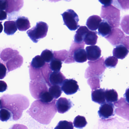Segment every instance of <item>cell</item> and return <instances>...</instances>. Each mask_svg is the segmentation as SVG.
<instances>
[{
  "label": "cell",
  "instance_id": "obj_1",
  "mask_svg": "<svg viewBox=\"0 0 129 129\" xmlns=\"http://www.w3.org/2000/svg\"><path fill=\"white\" fill-rule=\"evenodd\" d=\"M55 100L52 103H44L40 100L34 102L27 113L42 124H49L57 112Z\"/></svg>",
  "mask_w": 129,
  "mask_h": 129
},
{
  "label": "cell",
  "instance_id": "obj_2",
  "mask_svg": "<svg viewBox=\"0 0 129 129\" xmlns=\"http://www.w3.org/2000/svg\"><path fill=\"white\" fill-rule=\"evenodd\" d=\"M120 14V10L113 5L101 7V17L107 22L113 28L119 26Z\"/></svg>",
  "mask_w": 129,
  "mask_h": 129
},
{
  "label": "cell",
  "instance_id": "obj_3",
  "mask_svg": "<svg viewBox=\"0 0 129 129\" xmlns=\"http://www.w3.org/2000/svg\"><path fill=\"white\" fill-rule=\"evenodd\" d=\"M48 26L43 22H37L35 26L27 31L28 36L33 42L38 43L39 40L46 37L48 30Z\"/></svg>",
  "mask_w": 129,
  "mask_h": 129
},
{
  "label": "cell",
  "instance_id": "obj_4",
  "mask_svg": "<svg viewBox=\"0 0 129 129\" xmlns=\"http://www.w3.org/2000/svg\"><path fill=\"white\" fill-rule=\"evenodd\" d=\"M89 67L86 71L85 76L86 78L91 77H99L105 71L104 59L102 57L99 59L88 62Z\"/></svg>",
  "mask_w": 129,
  "mask_h": 129
},
{
  "label": "cell",
  "instance_id": "obj_5",
  "mask_svg": "<svg viewBox=\"0 0 129 129\" xmlns=\"http://www.w3.org/2000/svg\"><path fill=\"white\" fill-rule=\"evenodd\" d=\"M61 15L64 25L70 31H75L80 27L79 24V16L73 10L69 9Z\"/></svg>",
  "mask_w": 129,
  "mask_h": 129
},
{
  "label": "cell",
  "instance_id": "obj_6",
  "mask_svg": "<svg viewBox=\"0 0 129 129\" xmlns=\"http://www.w3.org/2000/svg\"><path fill=\"white\" fill-rule=\"evenodd\" d=\"M61 88L62 91L67 95L75 94L79 89L78 82L73 79H66Z\"/></svg>",
  "mask_w": 129,
  "mask_h": 129
},
{
  "label": "cell",
  "instance_id": "obj_7",
  "mask_svg": "<svg viewBox=\"0 0 129 129\" xmlns=\"http://www.w3.org/2000/svg\"><path fill=\"white\" fill-rule=\"evenodd\" d=\"M125 36L122 31L119 28H113L110 35L105 38L114 46H117L121 44Z\"/></svg>",
  "mask_w": 129,
  "mask_h": 129
},
{
  "label": "cell",
  "instance_id": "obj_8",
  "mask_svg": "<svg viewBox=\"0 0 129 129\" xmlns=\"http://www.w3.org/2000/svg\"><path fill=\"white\" fill-rule=\"evenodd\" d=\"M114 109L113 103L105 102L100 107L98 113L100 118L103 119H107L114 116Z\"/></svg>",
  "mask_w": 129,
  "mask_h": 129
},
{
  "label": "cell",
  "instance_id": "obj_9",
  "mask_svg": "<svg viewBox=\"0 0 129 129\" xmlns=\"http://www.w3.org/2000/svg\"><path fill=\"white\" fill-rule=\"evenodd\" d=\"M72 102L70 99L65 98H61L57 101L56 107L58 112L64 114L67 112L73 107Z\"/></svg>",
  "mask_w": 129,
  "mask_h": 129
},
{
  "label": "cell",
  "instance_id": "obj_10",
  "mask_svg": "<svg viewBox=\"0 0 129 129\" xmlns=\"http://www.w3.org/2000/svg\"><path fill=\"white\" fill-rule=\"evenodd\" d=\"M88 59L89 61H94L100 59L101 56V51L97 45H92L86 48Z\"/></svg>",
  "mask_w": 129,
  "mask_h": 129
},
{
  "label": "cell",
  "instance_id": "obj_11",
  "mask_svg": "<svg viewBox=\"0 0 129 129\" xmlns=\"http://www.w3.org/2000/svg\"><path fill=\"white\" fill-rule=\"evenodd\" d=\"M7 6L5 11L10 14L14 12H18L23 5V0H6Z\"/></svg>",
  "mask_w": 129,
  "mask_h": 129
},
{
  "label": "cell",
  "instance_id": "obj_12",
  "mask_svg": "<svg viewBox=\"0 0 129 129\" xmlns=\"http://www.w3.org/2000/svg\"><path fill=\"white\" fill-rule=\"evenodd\" d=\"M105 89H99L93 90L92 91L91 97L92 101L99 104H105L106 102Z\"/></svg>",
  "mask_w": 129,
  "mask_h": 129
},
{
  "label": "cell",
  "instance_id": "obj_13",
  "mask_svg": "<svg viewBox=\"0 0 129 129\" xmlns=\"http://www.w3.org/2000/svg\"><path fill=\"white\" fill-rule=\"evenodd\" d=\"M65 79L66 77L60 71H54L49 75V82L52 85H57L60 86Z\"/></svg>",
  "mask_w": 129,
  "mask_h": 129
},
{
  "label": "cell",
  "instance_id": "obj_14",
  "mask_svg": "<svg viewBox=\"0 0 129 129\" xmlns=\"http://www.w3.org/2000/svg\"><path fill=\"white\" fill-rule=\"evenodd\" d=\"M101 18L97 15H93L87 19L86 25L88 28L91 31H96L102 22Z\"/></svg>",
  "mask_w": 129,
  "mask_h": 129
},
{
  "label": "cell",
  "instance_id": "obj_15",
  "mask_svg": "<svg viewBox=\"0 0 129 129\" xmlns=\"http://www.w3.org/2000/svg\"><path fill=\"white\" fill-rule=\"evenodd\" d=\"M84 47H80L74 51L73 57L76 62L82 63L87 61V53Z\"/></svg>",
  "mask_w": 129,
  "mask_h": 129
},
{
  "label": "cell",
  "instance_id": "obj_16",
  "mask_svg": "<svg viewBox=\"0 0 129 129\" xmlns=\"http://www.w3.org/2000/svg\"><path fill=\"white\" fill-rule=\"evenodd\" d=\"M129 51L123 45L116 46L113 50V55L117 59H123L129 53Z\"/></svg>",
  "mask_w": 129,
  "mask_h": 129
},
{
  "label": "cell",
  "instance_id": "obj_17",
  "mask_svg": "<svg viewBox=\"0 0 129 129\" xmlns=\"http://www.w3.org/2000/svg\"><path fill=\"white\" fill-rule=\"evenodd\" d=\"M112 29L113 28L109 23L103 20L98 28V35L105 38L111 33Z\"/></svg>",
  "mask_w": 129,
  "mask_h": 129
},
{
  "label": "cell",
  "instance_id": "obj_18",
  "mask_svg": "<svg viewBox=\"0 0 129 129\" xmlns=\"http://www.w3.org/2000/svg\"><path fill=\"white\" fill-rule=\"evenodd\" d=\"M16 23L18 30L21 31H26L30 27L29 20L25 17H19L16 20Z\"/></svg>",
  "mask_w": 129,
  "mask_h": 129
},
{
  "label": "cell",
  "instance_id": "obj_19",
  "mask_svg": "<svg viewBox=\"0 0 129 129\" xmlns=\"http://www.w3.org/2000/svg\"><path fill=\"white\" fill-rule=\"evenodd\" d=\"M89 29L86 26H80L76 32L74 36V42L76 44L84 43V39Z\"/></svg>",
  "mask_w": 129,
  "mask_h": 129
},
{
  "label": "cell",
  "instance_id": "obj_20",
  "mask_svg": "<svg viewBox=\"0 0 129 129\" xmlns=\"http://www.w3.org/2000/svg\"><path fill=\"white\" fill-rule=\"evenodd\" d=\"M98 38L97 31L89 30L85 36L84 42L87 45H94L97 44Z\"/></svg>",
  "mask_w": 129,
  "mask_h": 129
},
{
  "label": "cell",
  "instance_id": "obj_21",
  "mask_svg": "<svg viewBox=\"0 0 129 129\" xmlns=\"http://www.w3.org/2000/svg\"><path fill=\"white\" fill-rule=\"evenodd\" d=\"M4 32L7 35H13L17 31L16 23L13 20L6 21L4 23Z\"/></svg>",
  "mask_w": 129,
  "mask_h": 129
},
{
  "label": "cell",
  "instance_id": "obj_22",
  "mask_svg": "<svg viewBox=\"0 0 129 129\" xmlns=\"http://www.w3.org/2000/svg\"><path fill=\"white\" fill-rule=\"evenodd\" d=\"M105 96L107 102L114 103L118 101V93L114 89H107L105 90Z\"/></svg>",
  "mask_w": 129,
  "mask_h": 129
},
{
  "label": "cell",
  "instance_id": "obj_23",
  "mask_svg": "<svg viewBox=\"0 0 129 129\" xmlns=\"http://www.w3.org/2000/svg\"><path fill=\"white\" fill-rule=\"evenodd\" d=\"M87 123L85 117L82 116H76L74 119L73 124L74 126L77 128L82 129L85 127Z\"/></svg>",
  "mask_w": 129,
  "mask_h": 129
},
{
  "label": "cell",
  "instance_id": "obj_24",
  "mask_svg": "<svg viewBox=\"0 0 129 129\" xmlns=\"http://www.w3.org/2000/svg\"><path fill=\"white\" fill-rule=\"evenodd\" d=\"M54 98L48 91L47 90L42 92L39 95L38 98L41 101L44 103H50L53 101Z\"/></svg>",
  "mask_w": 129,
  "mask_h": 129
},
{
  "label": "cell",
  "instance_id": "obj_25",
  "mask_svg": "<svg viewBox=\"0 0 129 129\" xmlns=\"http://www.w3.org/2000/svg\"><path fill=\"white\" fill-rule=\"evenodd\" d=\"M48 92L54 99H57L61 95L62 89L60 86L54 85L50 86L48 89Z\"/></svg>",
  "mask_w": 129,
  "mask_h": 129
},
{
  "label": "cell",
  "instance_id": "obj_26",
  "mask_svg": "<svg viewBox=\"0 0 129 129\" xmlns=\"http://www.w3.org/2000/svg\"><path fill=\"white\" fill-rule=\"evenodd\" d=\"M45 62L41 56L38 55L33 59L31 62V66L35 68L39 69L42 68L45 64Z\"/></svg>",
  "mask_w": 129,
  "mask_h": 129
},
{
  "label": "cell",
  "instance_id": "obj_27",
  "mask_svg": "<svg viewBox=\"0 0 129 129\" xmlns=\"http://www.w3.org/2000/svg\"><path fill=\"white\" fill-rule=\"evenodd\" d=\"M13 117L12 113L7 109L1 108L0 111V119L2 122H7L9 120H11Z\"/></svg>",
  "mask_w": 129,
  "mask_h": 129
},
{
  "label": "cell",
  "instance_id": "obj_28",
  "mask_svg": "<svg viewBox=\"0 0 129 129\" xmlns=\"http://www.w3.org/2000/svg\"><path fill=\"white\" fill-rule=\"evenodd\" d=\"M41 56L46 63L50 62L54 58V54L52 51L48 49L42 51Z\"/></svg>",
  "mask_w": 129,
  "mask_h": 129
},
{
  "label": "cell",
  "instance_id": "obj_29",
  "mask_svg": "<svg viewBox=\"0 0 129 129\" xmlns=\"http://www.w3.org/2000/svg\"><path fill=\"white\" fill-rule=\"evenodd\" d=\"M62 62L61 60L54 58L50 63V68L51 70L55 72H59L62 67Z\"/></svg>",
  "mask_w": 129,
  "mask_h": 129
},
{
  "label": "cell",
  "instance_id": "obj_30",
  "mask_svg": "<svg viewBox=\"0 0 129 129\" xmlns=\"http://www.w3.org/2000/svg\"><path fill=\"white\" fill-rule=\"evenodd\" d=\"M118 59L113 56H110L107 57L105 61V66L109 68H115L118 63Z\"/></svg>",
  "mask_w": 129,
  "mask_h": 129
},
{
  "label": "cell",
  "instance_id": "obj_31",
  "mask_svg": "<svg viewBox=\"0 0 129 129\" xmlns=\"http://www.w3.org/2000/svg\"><path fill=\"white\" fill-rule=\"evenodd\" d=\"M54 129H74L72 122L67 120L60 121Z\"/></svg>",
  "mask_w": 129,
  "mask_h": 129
},
{
  "label": "cell",
  "instance_id": "obj_32",
  "mask_svg": "<svg viewBox=\"0 0 129 129\" xmlns=\"http://www.w3.org/2000/svg\"><path fill=\"white\" fill-rule=\"evenodd\" d=\"M120 25L123 31L129 35V15H126L123 17Z\"/></svg>",
  "mask_w": 129,
  "mask_h": 129
},
{
  "label": "cell",
  "instance_id": "obj_33",
  "mask_svg": "<svg viewBox=\"0 0 129 129\" xmlns=\"http://www.w3.org/2000/svg\"><path fill=\"white\" fill-rule=\"evenodd\" d=\"M114 4L121 10H129V0H114Z\"/></svg>",
  "mask_w": 129,
  "mask_h": 129
},
{
  "label": "cell",
  "instance_id": "obj_34",
  "mask_svg": "<svg viewBox=\"0 0 129 129\" xmlns=\"http://www.w3.org/2000/svg\"><path fill=\"white\" fill-rule=\"evenodd\" d=\"M98 77H92L88 80V82L92 90L100 88V80Z\"/></svg>",
  "mask_w": 129,
  "mask_h": 129
},
{
  "label": "cell",
  "instance_id": "obj_35",
  "mask_svg": "<svg viewBox=\"0 0 129 129\" xmlns=\"http://www.w3.org/2000/svg\"><path fill=\"white\" fill-rule=\"evenodd\" d=\"M7 75V68L4 64L1 63L0 64V79H4Z\"/></svg>",
  "mask_w": 129,
  "mask_h": 129
},
{
  "label": "cell",
  "instance_id": "obj_36",
  "mask_svg": "<svg viewBox=\"0 0 129 129\" xmlns=\"http://www.w3.org/2000/svg\"><path fill=\"white\" fill-rule=\"evenodd\" d=\"M0 86H1V89H0V92H4L6 91L7 88V83L4 81H0Z\"/></svg>",
  "mask_w": 129,
  "mask_h": 129
},
{
  "label": "cell",
  "instance_id": "obj_37",
  "mask_svg": "<svg viewBox=\"0 0 129 129\" xmlns=\"http://www.w3.org/2000/svg\"><path fill=\"white\" fill-rule=\"evenodd\" d=\"M121 44L125 47L128 50H129V36L125 37Z\"/></svg>",
  "mask_w": 129,
  "mask_h": 129
},
{
  "label": "cell",
  "instance_id": "obj_38",
  "mask_svg": "<svg viewBox=\"0 0 129 129\" xmlns=\"http://www.w3.org/2000/svg\"><path fill=\"white\" fill-rule=\"evenodd\" d=\"M98 1L105 6H110L114 2V0H98Z\"/></svg>",
  "mask_w": 129,
  "mask_h": 129
},
{
  "label": "cell",
  "instance_id": "obj_39",
  "mask_svg": "<svg viewBox=\"0 0 129 129\" xmlns=\"http://www.w3.org/2000/svg\"><path fill=\"white\" fill-rule=\"evenodd\" d=\"M7 1L6 0H1V7H0V9L1 10H6L7 8Z\"/></svg>",
  "mask_w": 129,
  "mask_h": 129
},
{
  "label": "cell",
  "instance_id": "obj_40",
  "mask_svg": "<svg viewBox=\"0 0 129 129\" xmlns=\"http://www.w3.org/2000/svg\"><path fill=\"white\" fill-rule=\"evenodd\" d=\"M10 129H28L25 126L20 124H15L13 125Z\"/></svg>",
  "mask_w": 129,
  "mask_h": 129
},
{
  "label": "cell",
  "instance_id": "obj_41",
  "mask_svg": "<svg viewBox=\"0 0 129 129\" xmlns=\"http://www.w3.org/2000/svg\"><path fill=\"white\" fill-rule=\"evenodd\" d=\"M7 13L6 11L1 10L0 11V20L1 21L6 19L7 18Z\"/></svg>",
  "mask_w": 129,
  "mask_h": 129
},
{
  "label": "cell",
  "instance_id": "obj_42",
  "mask_svg": "<svg viewBox=\"0 0 129 129\" xmlns=\"http://www.w3.org/2000/svg\"><path fill=\"white\" fill-rule=\"evenodd\" d=\"M124 97L126 101L129 104V87L126 89L125 93L124 94Z\"/></svg>",
  "mask_w": 129,
  "mask_h": 129
},
{
  "label": "cell",
  "instance_id": "obj_43",
  "mask_svg": "<svg viewBox=\"0 0 129 129\" xmlns=\"http://www.w3.org/2000/svg\"><path fill=\"white\" fill-rule=\"evenodd\" d=\"M52 2H57L58 1H60V0H50Z\"/></svg>",
  "mask_w": 129,
  "mask_h": 129
},
{
  "label": "cell",
  "instance_id": "obj_44",
  "mask_svg": "<svg viewBox=\"0 0 129 129\" xmlns=\"http://www.w3.org/2000/svg\"><path fill=\"white\" fill-rule=\"evenodd\" d=\"M67 1H68V0H67Z\"/></svg>",
  "mask_w": 129,
  "mask_h": 129
}]
</instances>
